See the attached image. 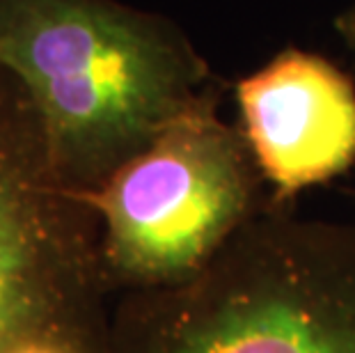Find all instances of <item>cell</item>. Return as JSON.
Here are the masks:
<instances>
[{"instance_id":"1","label":"cell","mask_w":355,"mask_h":353,"mask_svg":"<svg viewBox=\"0 0 355 353\" xmlns=\"http://www.w3.org/2000/svg\"><path fill=\"white\" fill-rule=\"evenodd\" d=\"M0 67L24 85L53 170L76 193L223 83L177 21L119 0H0Z\"/></svg>"},{"instance_id":"2","label":"cell","mask_w":355,"mask_h":353,"mask_svg":"<svg viewBox=\"0 0 355 353\" xmlns=\"http://www.w3.org/2000/svg\"><path fill=\"white\" fill-rule=\"evenodd\" d=\"M108 353H355V218L266 202L193 280L117 296Z\"/></svg>"},{"instance_id":"3","label":"cell","mask_w":355,"mask_h":353,"mask_svg":"<svg viewBox=\"0 0 355 353\" xmlns=\"http://www.w3.org/2000/svg\"><path fill=\"white\" fill-rule=\"evenodd\" d=\"M223 92L207 89L99 189L78 193L101 223L110 296L193 280L266 207L243 133L220 117Z\"/></svg>"},{"instance_id":"4","label":"cell","mask_w":355,"mask_h":353,"mask_svg":"<svg viewBox=\"0 0 355 353\" xmlns=\"http://www.w3.org/2000/svg\"><path fill=\"white\" fill-rule=\"evenodd\" d=\"M101 223L53 170L24 85L0 67V353L110 333Z\"/></svg>"},{"instance_id":"5","label":"cell","mask_w":355,"mask_h":353,"mask_svg":"<svg viewBox=\"0 0 355 353\" xmlns=\"http://www.w3.org/2000/svg\"><path fill=\"white\" fill-rule=\"evenodd\" d=\"M239 129L268 189L296 205L355 163V80L316 51L286 46L234 83Z\"/></svg>"},{"instance_id":"6","label":"cell","mask_w":355,"mask_h":353,"mask_svg":"<svg viewBox=\"0 0 355 353\" xmlns=\"http://www.w3.org/2000/svg\"><path fill=\"white\" fill-rule=\"evenodd\" d=\"M14 353H108V337H42L24 344Z\"/></svg>"},{"instance_id":"7","label":"cell","mask_w":355,"mask_h":353,"mask_svg":"<svg viewBox=\"0 0 355 353\" xmlns=\"http://www.w3.org/2000/svg\"><path fill=\"white\" fill-rule=\"evenodd\" d=\"M332 30L337 33L339 42L351 51V55L355 58V0H351L349 5L342 7L335 19H332Z\"/></svg>"}]
</instances>
